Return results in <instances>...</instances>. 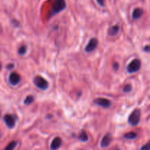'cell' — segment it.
<instances>
[{
  "label": "cell",
  "instance_id": "cell-1",
  "mask_svg": "<svg viewBox=\"0 0 150 150\" xmlns=\"http://www.w3.org/2000/svg\"><path fill=\"white\" fill-rule=\"evenodd\" d=\"M141 119V111L139 109H136L133 110L129 116L128 121L132 126H136L139 124Z\"/></svg>",
  "mask_w": 150,
  "mask_h": 150
},
{
  "label": "cell",
  "instance_id": "cell-2",
  "mask_svg": "<svg viewBox=\"0 0 150 150\" xmlns=\"http://www.w3.org/2000/svg\"><path fill=\"white\" fill-rule=\"evenodd\" d=\"M34 83L41 90H46L48 88V82L41 76H35L34 79Z\"/></svg>",
  "mask_w": 150,
  "mask_h": 150
},
{
  "label": "cell",
  "instance_id": "cell-3",
  "mask_svg": "<svg viewBox=\"0 0 150 150\" xmlns=\"http://www.w3.org/2000/svg\"><path fill=\"white\" fill-rule=\"evenodd\" d=\"M141 60L139 59H134L128 64L127 67V71L129 73H135L138 71L141 68Z\"/></svg>",
  "mask_w": 150,
  "mask_h": 150
},
{
  "label": "cell",
  "instance_id": "cell-4",
  "mask_svg": "<svg viewBox=\"0 0 150 150\" xmlns=\"http://www.w3.org/2000/svg\"><path fill=\"white\" fill-rule=\"evenodd\" d=\"M66 7V3L64 0H55L53 6V13H57L64 10Z\"/></svg>",
  "mask_w": 150,
  "mask_h": 150
},
{
  "label": "cell",
  "instance_id": "cell-5",
  "mask_svg": "<svg viewBox=\"0 0 150 150\" xmlns=\"http://www.w3.org/2000/svg\"><path fill=\"white\" fill-rule=\"evenodd\" d=\"M94 102L98 105L103 107H108L111 106V101L105 98H96L94 100Z\"/></svg>",
  "mask_w": 150,
  "mask_h": 150
},
{
  "label": "cell",
  "instance_id": "cell-6",
  "mask_svg": "<svg viewBox=\"0 0 150 150\" xmlns=\"http://www.w3.org/2000/svg\"><path fill=\"white\" fill-rule=\"evenodd\" d=\"M98 44V40L95 38H92V39L89 41V44H87L86 48H85V50H86V51H87V52H91V51H92L93 50H95V49L97 48Z\"/></svg>",
  "mask_w": 150,
  "mask_h": 150
},
{
  "label": "cell",
  "instance_id": "cell-7",
  "mask_svg": "<svg viewBox=\"0 0 150 150\" xmlns=\"http://www.w3.org/2000/svg\"><path fill=\"white\" fill-rule=\"evenodd\" d=\"M4 121L9 128H13L14 127L15 124H16V120H15V118L13 117L12 115H9V114L5 115V116H4Z\"/></svg>",
  "mask_w": 150,
  "mask_h": 150
},
{
  "label": "cell",
  "instance_id": "cell-8",
  "mask_svg": "<svg viewBox=\"0 0 150 150\" xmlns=\"http://www.w3.org/2000/svg\"><path fill=\"white\" fill-rule=\"evenodd\" d=\"M9 81H10V84L13 85H16L20 82L21 81V76L20 75L16 72H13L10 74V76H9Z\"/></svg>",
  "mask_w": 150,
  "mask_h": 150
},
{
  "label": "cell",
  "instance_id": "cell-9",
  "mask_svg": "<svg viewBox=\"0 0 150 150\" xmlns=\"http://www.w3.org/2000/svg\"><path fill=\"white\" fill-rule=\"evenodd\" d=\"M62 143V141L61 138H59V137H57V138H54V139L52 141V142H51V149L52 150H57V149H59L60 146H61Z\"/></svg>",
  "mask_w": 150,
  "mask_h": 150
},
{
  "label": "cell",
  "instance_id": "cell-10",
  "mask_svg": "<svg viewBox=\"0 0 150 150\" xmlns=\"http://www.w3.org/2000/svg\"><path fill=\"white\" fill-rule=\"evenodd\" d=\"M111 140H112L111 135H110V134H106V135L103 138L102 141H101V146L104 147V148L108 146L109 144H111Z\"/></svg>",
  "mask_w": 150,
  "mask_h": 150
},
{
  "label": "cell",
  "instance_id": "cell-11",
  "mask_svg": "<svg viewBox=\"0 0 150 150\" xmlns=\"http://www.w3.org/2000/svg\"><path fill=\"white\" fill-rule=\"evenodd\" d=\"M143 14H144L143 9L138 7V8L134 9V10H133V14H132V17H133V19L136 20V19H140V18L143 16Z\"/></svg>",
  "mask_w": 150,
  "mask_h": 150
},
{
  "label": "cell",
  "instance_id": "cell-12",
  "mask_svg": "<svg viewBox=\"0 0 150 150\" xmlns=\"http://www.w3.org/2000/svg\"><path fill=\"white\" fill-rule=\"evenodd\" d=\"M119 31H120V26L118 25H114V26L109 28V29L108 31V33L109 35L114 36V35H116L118 33Z\"/></svg>",
  "mask_w": 150,
  "mask_h": 150
},
{
  "label": "cell",
  "instance_id": "cell-13",
  "mask_svg": "<svg viewBox=\"0 0 150 150\" xmlns=\"http://www.w3.org/2000/svg\"><path fill=\"white\" fill-rule=\"evenodd\" d=\"M137 133L135 132H127L125 135V138H127V139H130V140H133L135 139V138H137Z\"/></svg>",
  "mask_w": 150,
  "mask_h": 150
},
{
  "label": "cell",
  "instance_id": "cell-14",
  "mask_svg": "<svg viewBox=\"0 0 150 150\" xmlns=\"http://www.w3.org/2000/svg\"><path fill=\"white\" fill-rule=\"evenodd\" d=\"M16 145H17V142L15 141H11L10 144H8V145L6 146V148L4 149V150H14V149L16 148Z\"/></svg>",
  "mask_w": 150,
  "mask_h": 150
},
{
  "label": "cell",
  "instance_id": "cell-15",
  "mask_svg": "<svg viewBox=\"0 0 150 150\" xmlns=\"http://www.w3.org/2000/svg\"><path fill=\"white\" fill-rule=\"evenodd\" d=\"M79 138L81 141H86L88 140V135L85 131H81L80 135H79Z\"/></svg>",
  "mask_w": 150,
  "mask_h": 150
},
{
  "label": "cell",
  "instance_id": "cell-16",
  "mask_svg": "<svg viewBox=\"0 0 150 150\" xmlns=\"http://www.w3.org/2000/svg\"><path fill=\"white\" fill-rule=\"evenodd\" d=\"M34 101V97L32 96H28L26 97L24 100V104H32Z\"/></svg>",
  "mask_w": 150,
  "mask_h": 150
},
{
  "label": "cell",
  "instance_id": "cell-17",
  "mask_svg": "<svg viewBox=\"0 0 150 150\" xmlns=\"http://www.w3.org/2000/svg\"><path fill=\"white\" fill-rule=\"evenodd\" d=\"M26 47L25 46H21L20 48H19L18 53L20 54L23 55V54H26Z\"/></svg>",
  "mask_w": 150,
  "mask_h": 150
},
{
  "label": "cell",
  "instance_id": "cell-18",
  "mask_svg": "<svg viewBox=\"0 0 150 150\" xmlns=\"http://www.w3.org/2000/svg\"><path fill=\"white\" fill-rule=\"evenodd\" d=\"M131 90H132L131 85H130V84H127V85H126L124 87V89H123V91H124L125 93H129L131 91Z\"/></svg>",
  "mask_w": 150,
  "mask_h": 150
},
{
  "label": "cell",
  "instance_id": "cell-19",
  "mask_svg": "<svg viewBox=\"0 0 150 150\" xmlns=\"http://www.w3.org/2000/svg\"><path fill=\"white\" fill-rule=\"evenodd\" d=\"M142 150H149V143H147V144H146V145L143 146L142 147Z\"/></svg>",
  "mask_w": 150,
  "mask_h": 150
},
{
  "label": "cell",
  "instance_id": "cell-20",
  "mask_svg": "<svg viewBox=\"0 0 150 150\" xmlns=\"http://www.w3.org/2000/svg\"><path fill=\"white\" fill-rule=\"evenodd\" d=\"M97 1L100 6H105V0H97Z\"/></svg>",
  "mask_w": 150,
  "mask_h": 150
},
{
  "label": "cell",
  "instance_id": "cell-21",
  "mask_svg": "<svg viewBox=\"0 0 150 150\" xmlns=\"http://www.w3.org/2000/svg\"><path fill=\"white\" fill-rule=\"evenodd\" d=\"M114 68L116 69V70H117V69H119V64H118V63H114Z\"/></svg>",
  "mask_w": 150,
  "mask_h": 150
},
{
  "label": "cell",
  "instance_id": "cell-22",
  "mask_svg": "<svg viewBox=\"0 0 150 150\" xmlns=\"http://www.w3.org/2000/svg\"><path fill=\"white\" fill-rule=\"evenodd\" d=\"M144 50L146 51V52H149V45L146 46V47L144 48Z\"/></svg>",
  "mask_w": 150,
  "mask_h": 150
},
{
  "label": "cell",
  "instance_id": "cell-23",
  "mask_svg": "<svg viewBox=\"0 0 150 150\" xmlns=\"http://www.w3.org/2000/svg\"><path fill=\"white\" fill-rule=\"evenodd\" d=\"M13 67H14V66H13V64H10L7 66V69H12V68H13Z\"/></svg>",
  "mask_w": 150,
  "mask_h": 150
},
{
  "label": "cell",
  "instance_id": "cell-24",
  "mask_svg": "<svg viewBox=\"0 0 150 150\" xmlns=\"http://www.w3.org/2000/svg\"><path fill=\"white\" fill-rule=\"evenodd\" d=\"M1 65L0 64V70H1Z\"/></svg>",
  "mask_w": 150,
  "mask_h": 150
}]
</instances>
